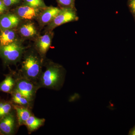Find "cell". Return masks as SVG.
I'll return each instance as SVG.
<instances>
[{
  "instance_id": "obj_8",
  "label": "cell",
  "mask_w": 135,
  "mask_h": 135,
  "mask_svg": "<svg viewBox=\"0 0 135 135\" xmlns=\"http://www.w3.org/2000/svg\"><path fill=\"white\" fill-rule=\"evenodd\" d=\"M39 10V9L25 5L17 8L16 12L18 17L22 19L31 20L38 16Z\"/></svg>"
},
{
  "instance_id": "obj_13",
  "label": "cell",
  "mask_w": 135,
  "mask_h": 135,
  "mask_svg": "<svg viewBox=\"0 0 135 135\" xmlns=\"http://www.w3.org/2000/svg\"><path fill=\"white\" fill-rule=\"evenodd\" d=\"M51 41V37L47 34L44 35L39 38L36 47L41 55H44L47 53L50 47Z\"/></svg>"
},
{
  "instance_id": "obj_14",
  "label": "cell",
  "mask_w": 135,
  "mask_h": 135,
  "mask_svg": "<svg viewBox=\"0 0 135 135\" xmlns=\"http://www.w3.org/2000/svg\"><path fill=\"white\" fill-rule=\"evenodd\" d=\"M11 94V101L13 104L32 109L33 105L26 98L16 90L13 89Z\"/></svg>"
},
{
  "instance_id": "obj_17",
  "label": "cell",
  "mask_w": 135,
  "mask_h": 135,
  "mask_svg": "<svg viewBox=\"0 0 135 135\" xmlns=\"http://www.w3.org/2000/svg\"><path fill=\"white\" fill-rule=\"evenodd\" d=\"M20 32L24 37H32L36 35V30L33 24L28 23L20 27Z\"/></svg>"
},
{
  "instance_id": "obj_7",
  "label": "cell",
  "mask_w": 135,
  "mask_h": 135,
  "mask_svg": "<svg viewBox=\"0 0 135 135\" xmlns=\"http://www.w3.org/2000/svg\"><path fill=\"white\" fill-rule=\"evenodd\" d=\"M20 22L19 17L14 14L3 15L0 17V29H11L17 26Z\"/></svg>"
},
{
  "instance_id": "obj_24",
  "label": "cell",
  "mask_w": 135,
  "mask_h": 135,
  "mask_svg": "<svg viewBox=\"0 0 135 135\" xmlns=\"http://www.w3.org/2000/svg\"><path fill=\"white\" fill-rule=\"evenodd\" d=\"M1 13H2V12H1V11H0V14H1Z\"/></svg>"
},
{
  "instance_id": "obj_3",
  "label": "cell",
  "mask_w": 135,
  "mask_h": 135,
  "mask_svg": "<svg viewBox=\"0 0 135 135\" xmlns=\"http://www.w3.org/2000/svg\"><path fill=\"white\" fill-rule=\"evenodd\" d=\"M16 83L14 89L16 90L26 98L32 105L35 99L36 92L40 89L38 84L16 73Z\"/></svg>"
},
{
  "instance_id": "obj_5",
  "label": "cell",
  "mask_w": 135,
  "mask_h": 135,
  "mask_svg": "<svg viewBox=\"0 0 135 135\" xmlns=\"http://www.w3.org/2000/svg\"><path fill=\"white\" fill-rule=\"evenodd\" d=\"M60 12L49 23V28L55 29L59 26L69 22L77 21L79 17L77 16L75 8H60Z\"/></svg>"
},
{
  "instance_id": "obj_11",
  "label": "cell",
  "mask_w": 135,
  "mask_h": 135,
  "mask_svg": "<svg viewBox=\"0 0 135 135\" xmlns=\"http://www.w3.org/2000/svg\"><path fill=\"white\" fill-rule=\"evenodd\" d=\"M61 8L50 7L45 9L40 16L41 23L44 25L50 23L60 12Z\"/></svg>"
},
{
  "instance_id": "obj_4",
  "label": "cell",
  "mask_w": 135,
  "mask_h": 135,
  "mask_svg": "<svg viewBox=\"0 0 135 135\" xmlns=\"http://www.w3.org/2000/svg\"><path fill=\"white\" fill-rule=\"evenodd\" d=\"M23 51L22 45L15 41L6 46H0V58L5 64H15L22 58Z\"/></svg>"
},
{
  "instance_id": "obj_19",
  "label": "cell",
  "mask_w": 135,
  "mask_h": 135,
  "mask_svg": "<svg viewBox=\"0 0 135 135\" xmlns=\"http://www.w3.org/2000/svg\"><path fill=\"white\" fill-rule=\"evenodd\" d=\"M60 8H75V0H56Z\"/></svg>"
},
{
  "instance_id": "obj_1",
  "label": "cell",
  "mask_w": 135,
  "mask_h": 135,
  "mask_svg": "<svg viewBox=\"0 0 135 135\" xmlns=\"http://www.w3.org/2000/svg\"><path fill=\"white\" fill-rule=\"evenodd\" d=\"M65 74L62 66L54 63L50 64L39 78L38 82L39 88L54 90L60 89L64 83Z\"/></svg>"
},
{
  "instance_id": "obj_9",
  "label": "cell",
  "mask_w": 135,
  "mask_h": 135,
  "mask_svg": "<svg viewBox=\"0 0 135 135\" xmlns=\"http://www.w3.org/2000/svg\"><path fill=\"white\" fill-rule=\"evenodd\" d=\"M16 83V73H11L5 75L4 80L0 83V92L11 94Z\"/></svg>"
},
{
  "instance_id": "obj_15",
  "label": "cell",
  "mask_w": 135,
  "mask_h": 135,
  "mask_svg": "<svg viewBox=\"0 0 135 135\" xmlns=\"http://www.w3.org/2000/svg\"><path fill=\"white\" fill-rule=\"evenodd\" d=\"M16 33L11 29L1 30L0 34L1 46L8 45L15 41Z\"/></svg>"
},
{
  "instance_id": "obj_20",
  "label": "cell",
  "mask_w": 135,
  "mask_h": 135,
  "mask_svg": "<svg viewBox=\"0 0 135 135\" xmlns=\"http://www.w3.org/2000/svg\"><path fill=\"white\" fill-rule=\"evenodd\" d=\"M127 5L135 22V0H128Z\"/></svg>"
},
{
  "instance_id": "obj_22",
  "label": "cell",
  "mask_w": 135,
  "mask_h": 135,
  "mask_svg": "<svg viewBox=\"0 0 135 135\" xmlns=\"http://www.w3.org/2000/svg\"><path fill=\"white\" fill-rule=\"evenodd\" d=\"M6 6L4 4L3 1L0 0V11L2 13H3L7 9Z\"/></svg>"
},
{
  "instance_id": "obj_12",
  "label": "cell",
  "mask_w": 135,
  "mask_h": 135,
  "mask_svg": "<svg viewBox=\"0 0 135 135\" xmlns=\"http://www.w3.org/2000/svg\"><path fill=\"white\" fill-rule=\"evenodd\" d=\"M46 120L44 118H37L32 114L25 123L29 133L35 131L43 126Z\"/></svg>"
},
{
  "instance_id": "obj_6",
  "label": "cell",
  "mask_w": 135,
  "mask_h": 135,
  "mask_svg": "<svg viewBox=\"0 0 135 135\" xmlns=\"http://www.w3.org/2000/svg\"><path fill=\"white\" fill-rule=\"evenodd\" d=\"M19 127L15 110L0 119V133L2 135L15 134Z\"/></svg>"
},
{
  "instance_id": "obj_25",
  "label": "cell",
  "mask_w": 135,
  "mask_h": 135,
  "mask_svg": "<svg viewBox=\"0 0 135 135\" xmlns=\"http://www.w3.org/2000/svg\"><path fill=\"white\" fill-rule=\"evenodd\" d=\"M1 133H0V135H1Z\"/></svg>"
},
{
  "instance_id": "obj_23",
  "label": "cell",
  "mask_w": 135,
  "mask_h": 135,
  "mask_svg": "<svg viewBox=\"0 0 135 135\" xmlns=\"http://www.w3.org/2000/svg\"><path fill=\"white\" fill-rule=\"evenodd\" d=\"M130 135H135V127L134 128V129L131 131V132L130 133Z\"/></svg>"
},
{
  "instance_id": "obj_10",
  "label": "cell",
  "mask_w": 135,
  "mask_h": 135,
  "mask_svg": "<svg viewBox=\"0 0 135 135\" xmlns=\"http://www.w3.org/2000/svg\"><path fill=\"white\" fill-rule=\"evenodd\" d=\"M14 107L19 127L24 125L26 121L33 114L31 109L14 104Z\"/></svg>"
},
{
  "instance_id": "obj_16",
  "label": "cell",
  "mask_w": 135,
  "mask_h": 135,
  "mask_svg": "<svg viewBox=\"0 0 135 135\" xmlns=\"http://www.w3.org/2000/svg\"><path fill=\"white\" fill-rule=\"evenodd\" d=\"M15 110L14 104L11 101L0 100V119Z\"/></svg>"
},
{
  "instance_id": "obj_21",
  "label": "cell",
  "mask_w": 135,
  "mask_h": 135,
  "mask_svg": "<svg viewBox=\"0 0 135 135\" xmlns=\"http://www.w3.org/2000/svg\"><path fill=\"white\" fill-rule=\"evenodd\" d=\"M21 0H2L3 2L6 7H9L19 3Z\"/></svg>"
},
{
  "instance_id": "obj_18",
  "label": "cell",
  "mask_w": 135,
  "mask_h": 135,
  "mask_svg": "<svg viewBox=\"0 0 135 135\" xmlns=\"http://www.w3.org/2000/svg\"><path fill=\"white\" fill-rule=\"evenodd\" d=\"M26 5L36 8L45 9L47 8L43 0H25Z\"/></svg>"
},
{
  "instance_id": "obj_2",
  "label": "cell",
  "mask_w": 135,
  "mask_h": 135,
  "mask_svg": "<svg viewBox=\"0 0 135 135\" xmlns=\"http://www.w3.org/2000/svg\"><path fill=\"white\" fill-rule=\"evenodd\" d=\"M42 64L41 59L37 55L33 53L29 54L25 57L19 73L22 76L38 84L42 73Z\"/></svg>"
}]
</instances>
